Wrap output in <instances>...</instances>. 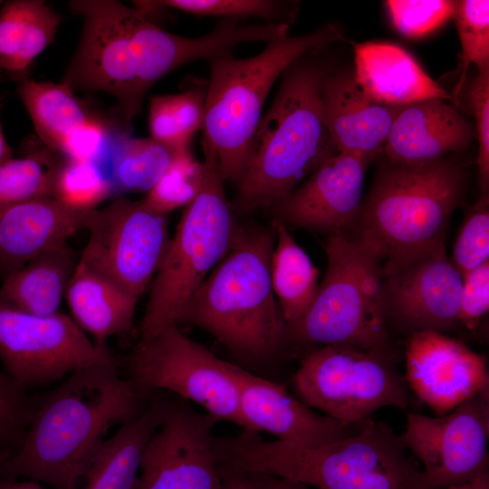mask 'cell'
Masks as SVG:
<instances>
[{
	"label": "cell",
	"instance_id": "cell-6",
	"mask_svg": "<svg viewBox=\"0 0 489 489\" xmlns=\"http://www.w3.org/2000/svg\"><path fill=\"white\" fill-rule=\"evenodd\" d=\"M341 37L340 28L328 24L302 35L287 34L269 42L251 58L230 55L209 61L202 144L216 154L225 181L236 184L240 179L265 100L285 69Z\"/></svg>",
	"mask_w": 489,
	"mask_h": 489
},
{
	"label": "cell",
	"instance_id": "cell-16",
	"mask_svg": "<svg viewBox=\"0 0 489 489\" xmlns=\"http://www.w3.org/2000/svg\"><path fill=\"white\" fill-rule=\"evenodd\" d=\"M218 421L197 412L185 399L170 400L143 450L134 489H221L212 435Z\"/></svg>",
	"mask_w": 489,
	"mask_h": 489
},
{
	"label": "cell",
	"instance_id": "cell-47",
	"mask_svg": "<svg viewBox=\"0 0 489 489\" xmlns=\"http://www.w3.org/2000/svg\"><path fill=\"white\" fill-rule=\"evenodd\" d=\"M442 489H489V472L480 475L469 483Z\"/></svg>",
	"mask_w": 489,
	"mask_h": 489
},
{
	"label": "cell",
	"instance_id": "cell-3",
	"mask_svg": "<svg viewBox=\"0 0 489 489\" xmlns=\"http://www.w3.org/2000/svg\"><path fill=\"white\" fill-rule=\"evenodd\" d=\"M308 53L283 72L274 100L253 135L245 168L236 183L235 203L241 211L273 206L339 153L321 105L328 71L307 58Z\"/></svg>",
	"mask_w": 489,
	"mask_h": 489
},
{
	"label": "cell",
	"instance_id": "cell-34",
	"mask_svg": "<svg viewBox=\"0 0 489 489\" xmlns=\"http://www.w3.org/2000/svg\"><path fill=\"white\" fill-rule=\"evenodd\" d=\"M113 193V187L100 165L67 159L58 168L53 197L79 211H91Z\"/></svg>",
	"mask_w": 489,
	"mask_h": 489
},
{
	"label": "cell",
	"instance_id": "cell-40",
	"mask_svg": "<svg viewBox=\"0 0 489 489\" xmlns=\"http://www.w3.org/2000/svg\"><path fill=\"white\" fill-rule=\"evenodd\" d=\"M489 262L488 194L481 195L458 234L453 249V264L463 276Z\"/></svg>",
	"mask_w": 489,
	"mask_h": 489
},
{
	"label": "cell",
	"instance_id": "cell-32",
	"mask_svg": "<svg viewBox=\"0 0 489 489\" xmlns=\"http://www.w3.org/2000/svg\"><path fill=\"white\" fill-rule=\"evenodd\" d=\"M206 87L194 86L177 94L151 97L149 106L150 138L172 150L190 146L203 129Z\"/></svg>",
	"mask_w": 489,
	"mask_h": 489
},
{
	"label": "cell",
	"instance_id": "cell-10",
	"mask_svg": "<svg viewBox=\"0 0 489 489\" xmlns=\"http://www.w3.org/2000/svg\"><path fill=\"white\" fill-rule=\"evenodd\" d=\"M126 379L141 396L167 389L201 406L218 420L247 430L241 415L233 364L171 325L139 340L125 359Z\"/></svg>",
	"mask_w": 489,
	"mask_h": 489
},
{
	"label": "cell",
	"instance_id": "cell-25",
	"mask_svg": "<svg viewBox=\"0 0 489 489\" xmlns=\"http://www.w3.org/2000/svg\"><path fill=\"white\" fill-rule=\"evenodd\" d=\"M170 399L152 394L143 413L103 439L91 455L80 482L82 489H134L143 450L163 422Z\"/></svg>",
	"mask_w": 489,
	"mask_h": 489
},
{
	"label": "cell",
	"instance_id": "cell-41",
	"mask_svg": "<svg viewBox=\"0 0 489 489\" xmlns=\"http://www.w3.org/2000/svg\"><path fill=\"white\" fill-rule=\"evenodd\" d=\"M468 99L478 141V181L481 195H486L489 186V68L476 71L468 89Z\"/></svg>",
	"mask_w": 489,
	"mask_h": 489
},
{
	"label": "cell",
	"instance_id": "cell-46",
	"mask_svg": "<svg viewBox=\"0 0 489 489\" xmlns=\"http://www.w3.org/2000/svg\"><path fill=\"white\" fill-rule=\"evenodd\" d=\"M0 489H44L37 481L18 482L16 479L0 477Z\"/></svg>",
	"mask_w": 489,
	"mask_h": 489
},
{
	"label": "cell",
	"instance_id": "cell-7",
	"mask_svg": "<svg viewBox=\"0 0 489 489\" xmlns=\"http://www.w3.org/2000/svg\"><path fill=\"white\" fill-rule=\"evenodd\" d=\"M465 174L449 160L379 168L351 227L382 255L444 241L465 190Z\"/></svg>",
	"mask_w": 489,
	"mask_h": 489
},
{
	"label": "cell",
	"instance_id": "cell-39",
	"mask_svg": "<svg viewBox=\"0 0 489 489\" xmlns=\"http://www.w3.org/2000/svg\"><path fill=\"white\" fill-rule=\"evenodd\" d=\"M455 1L389 0L386 1L394 27L404 36H423L453 17Z\"/></svg>",
	"mask_w": 489,
	"mask_h": 489
},
{
	"label": "cell",
	"instance_id": "cell-50",
	"mask_svg": "<svg viewBox=\"0 0 489 489\" xmlns=\"http://www.w3.org/2000/svg\"><path fill=\"white\" fill-rule=\"evenodd\" d=\"M1 5H2V1H0V7H1Z\"/></svg>",
	"mask_w": 489,
	"mask_h": 489
},
{
	"label": "cell",
	"instance_id": "cell-36",
	"mask_svg": "<svg viewBox=\"0 0 489 489\" xmlns=\"http://www.w3.org/2000/svg\"><path fill=\"white\" fill-rule=\"evenodd\" d=\"M58 168L42 157L8 158L0 163V209L37 197H53Z\"/></svg>",
	"mask_w": 489,
	"mask_h": 489
},
{
	"label": "cell",
	"instance_id": "cell-20",
	"mask_svg": "<svg viewBox=\"0 0 489 489\" xmlns=\"http://www.w3.org/2000/svg\"><path fill=\"white\" fill-rule=\"evenodd\" d=\"M324 121L336 149L373 160L383 151L394 119L401 106L370 99L353 73L326 72L321 86Z\"/></svg>",
	"mask_w": 489,
	"mask_h": 489
},
{
	"label": "cell",
	"instance_id": "cell-45",
	"mask_svg": "<svg viewBox=\"0 0 489 489\" xmlns=\"http://www.w3.org/2000/svg\"><path fill=\"white\" fill-rule=\"evenodd\" d=\"M221 473L223 476L221 489H257L247 475L224 469H221Z\"/></svg>",
	"mask_w": 489,
	"mask_h": 489
},
{
	"label": "cell",
	"instance_id": "cell-42",
	"mask_svg": "<svg viewBox=\"0 0 489 489\" xmlns=\"http://www.w3.org/2000/svg\"><path fill=\"white\" fill-rule=\"evenodd\" d=\"M110 140L108 127L101 120L91 117L65 135L58 151L67 159L98 163Z\"/></svg>",
	"mask_w": 489,
	"mask_h": 489
},
{
	"label": "cell",
	"instance_id": "cell-13",
	"mask_svg": "<svg viewBox=\"0 0 489 489\" xmlns=\"http://www.w3.org/2000/svg\"><path fill=\"white\" fill-rule=\"evenodd\" d=\"M381 283L387 321L409 335L459 323L463 277L438 241L386 256Z\"/></svg>",
	"mask_w": 489,
	"mask_h": 489
},
{
	"label": "cell",
	"instance_id": "cell-44",
	"mask_svg": "<svg viewBox=\"0 0 489 489\" xmlns=\"http://www.w3.org/2000/svg\"><path fill=\"white\" fill-rule=\"evenodd\" d=\"M247 475L257 489H312L306 484L268 475L249 474Z\"/></svg>",
	"mask_w": 489,
	"mask_h": 489
},
{
	"label": "cell",
	"instance_id": "cell-30",
	"mask_svg": "<svg viewBox=\"0 0 489 489\" xmlns=\"http://www.w3.org/2000/svg\"><path fill=\"white\" fill-rule=\"evenodd\" d=\"M18 94L38 136L54 150L71 129L93 117L62 82L25 78L19 83Z\"/></svg>",
	"mask_w": 489,
	"mask_h": 489
},
{
	"label": "cell",
	"instance_id": "cell-17",
	"mask_svg": "<svg viewBox=\"0 0 489 489\" xmlns=\"http://www.w3.org/2000/svg\"><path fill=\"white\" fill-rule=\"evenodd\" d=\"M405 356L408 386L438 416L489 389L486 357L444 333L410 334Z\"/></svg>",
	"mask_w": 489,
	"mask_h": 489
},
{
	"label": "cell",
	"instance_id": "cell-9",
	"mask_svg": "<svg viewBox=\"0 0 489 489\" xmlns=\"http://www.w3.org/2000/svg\"><path fill=\"white\" fill-rule=\"evenodd\" d=\"M294 385L307 406L348 425L366 422L381 408L406 409L410 404L393 358L348 346H322L309 353Z\"/></svg>",
	"mask_w": 489,
	"mask_h": 489
},
{
	"label": "cell",
	"instance_id": "cell-49",
	"mask_svg": "<svg viewBox=\"0 0 489 489\" xmlns=\"http://www.w3.org/2000/svg\"><path fill=\"white\" fill-rule=\"evenodd\" d=\"M7 458L5 456L0 455V464L3 463Z\"/></svg>",
	"mask_w": 489,
	"mask_h": 489
},
{
	"label": "cell",
	"instance_id": "cell-37",
	"mask_svg": "<svg viewBox=\"0 0 489 489\" xmlns=\"http://www.w3.org/2000/svg\"><path fill=\"white\" fill-rule=\"evenodd\" d=\"M461 44L463 64L455 100L462 91L470 65L476 71L489 68V1H455L453 17Z\"/></svg>",
	"mask_w": 489,
	"mask_h": 489
},
{
	"label": "cell",
	"instance_id": "cell-11",
	"mask_svg": "<svg viewBox=\"0 0 489 489\" xmlns=\"http://www.w3.org/2000/svg\"><path fill=\"white\" fill-rule=\"evenodd\" d=\"M72 11L82 20L76 51L62 82L72 91H101L118 101L123 125L142 104L136 94L131 29L135 8L115 0H74Z\"/></svg>",
	"mask_w": 489,
	"mask_h": 489
},
{
	"label": "cell",
	"instance_id": "cell-4",
	"mask_svg": "<svg viewBox=\"0 0 489 489\" xmlns=\"http://www.w3.org/2000/svg\"><path fill=\"white\" fill-rule=\"evenodd\" d=\"M273 230L238 225L231 247L186 304L179 322L196 325L249 361L273 357L286 324L271 281Z\"/></svg>",
	"mask_w": 489,
	"mask_h": 489
},
{
	"label": "cell",
	"instance_id": "cell-12",
	"mask_svg": "<svg viewBox=\"0 0 489 489\" xmlns=\"http://www.w3.org/2000/svg\"><path fill=\"white\" fill-rule=\"evenodd\" d=\"M80 260L139 299L155 277L170 238L167 216L125 197L93 210Z\"/></svg>",
	"mask_w": 489,
	"mask_h": 489
},
{
	"label": "cell",
	"instance_id": "cell-23",
	"mask_svg": "<svg viewBox=\"0 0 489 489\" xmlns=\"http://www.w3.org/2000/svg\"><path fill=\"white\" fill-rule=\"evenodd\" d=\"M354 78L372 100L389 106L454 98L400 46L387 43L354 44Z\"/></svg>",
	"mask_w": 489,
	"mask_h": 489
},
{
	"label": "cell",
	"instance_id": "cell-33",
	"mask_svg": "<svg viewBox=\"0 0 489 489\" xmlns=\"http://www.w3.org/2000/svg\"><path fill=\"white\" fill-rule=\"evenodd\" d=\"M204 174V164L193 156L190 146L174 149L168 167L143 202L165 216L178 207H186L198 195Z\"/></svg>",
	"mask_w": 489,
	"mask_h": 489
},
{
	"label": "cell",
	"instance_id": "cell-31",
	"mask_svg": "<svg viewBox=\"0 0 489 489\" xmlns=\"http://www.w3.org/2000/svg\"><path fill=\"white\" fill-rule=\"evenodd\" d=\"M173 150L151 138L118 135L111 157L113 192L148 193L169 165Z\"/></svg>",
	"mask_w": 489,
	"mask_h": 489
},
{
	"label": "cell",
	"instance_id": "cell-48",
	"mask_svg": "<svg viewBox=\"0 0 489 489\" xmlns=\"http://www.w3.org/2000/svg\"><path fill=\"white\" fill-rule=\"evenodd\" d=\"M11 150L5 139L2 125L0 122V163L10 158Z\"/></svg>",
	"mask_w": 489,
	"mask_h": 489
},
{
	"label": "cell",
	"instance_id": "cell-26",
	"mask_svg": "<svg viewBox=\"0 0 489 489\" xmlns=\"http://www.w3.org/2000/svg\"><path fill=\"white\" fill-rule=\"evenodd\" d=\"M64 297L73 321L98 343L129 331L139 301L80 259Z\"/></svg>",
	"mask_w": 489,
	"mask_h": 489
},
{
	"label": "cell",
	"instance_id": "cell-5",
	"mask_svg": "<svg viewBox=\"0 0 489 489\" xmlns=\"http://www.w3.org/2000/svg\"><path fill=\"white\" fill-rule=\"evenodd\" d=\"M327 269L303 316L286 340L340 345L393 358L384 307L380 253L353 229L328 234Z\"/></svg>",
	"mask_w": 489,
	"mask_h": 489
},
{
	"label": "cell",
	"instance_id": "cell-38",
	"mask_svg": "<svg viewBox=\"0 0 489 489\" xmlns=\"http://www.w3.org/2000/svg\"><path fill=\"white\" fill-rule=\"evenodd\" d=\"M6 372H0V455L9 458L21 446L34 397Z\"/></svg>",
	"mask_w": 489,
	"mask_h": 489
},
{
	"label": "cell",
	"instance_id": "cell-8",
	"mask_svg": "<svg viewBox=\"0 0 489 489\" xmlns=\"http://www.w3.org/2000/svg\"><path fill=\"white\" fill-rule=\"evenodd\" d=\"M203 150V184L197 197L185 207L154 277L139 340L179 323L188 300L227 254L237 230L217 156L206 145Z\"/></svg>",
	"mask_w": 489,
	"mask_h": 489
},
{
	"label": "cell",
	"instance_id": "cell-24",
	"mask_svg": "<svg viewBox=\"0 0 489 489\" xmlns=\"http://www.w3.org/2000/svg\"><path fill=\"white\" fill-rule=\"evenodd\" d=\"M290 25L244 24L222 19L208 34L190 38L152 25L147 34L144 61L151 78L158 82L169 72L190 62L233 55L234 48L248 42H272L288 34Z\"/></svg>",
	"mask_w": 489,
	"mask_h": 489
},
{
	"label": "cell",
	"instance_id": "cell-19",
	"mask_svg": "<svg viewBox=\"0 0 489 489\" xmlns=\"http://www.w3.org/2000/svg\"><path fill=\"white\" fill-rule=\"evenodd\" d=\"M233 373L239 390L241 415L248 431H265L284 443L315 447L351 436L368 421L344 424L313 412L282 386L237 365L233 364Z\"/></svg>",
	"mask_w": 489,
	"mask_h": 489
},
{
	"label": "cell",
	"instance_id": "cell-22",
	"mask_svg": "<svg viewBox=\"0 0 489 489\" xmlns=\"http://www.w3.org/2000/svg\"><path fill=\"white\" fill-rule=\"evenodd\" d=\"M95 210V209H93ZM93 210L72 209L53 197L0 209V266L8 273L87 227Z\"/></svg>",
	"mask_w": 489,
	"mask_h": 489
},
{
	"label": "cell",
	"instance_id": "cell-27",
	"mask_svg": "<svg viewBox=\"0 0 489 489\" xmlns=\"http://www.w3.org/2000/svg\"><path fill=\"white\" fill-rule=\"evenodd\" d=\"M78 261L67 242L43 252L7 274L0 307L38 316L57 313Z\"/></svg>",
	"mask_w": 489,
	"mask_h": 489
},
{
	"label": "cell",
	"instance_id": "cell-14",
	"mask_svg": "<svg viewBox=\"0 0 489 489\" xmlns=\"http://www.w3.org/2000/svg\"><path fill=\"white\" fill-rule=\"evenodd\" d=\"M0 360L5 372L26 388L113 361L105 343L91 341L68 315L38 316L2 307Z\"/></svg>",
	"mask_w": 489,
	"mask_h": 489
},
{
	"label": "cell",
	"instance_id": "cell-29",
	"mask_svg": "<svg viewBox=\"0 0 489 489\" xmlns=\"http://www.w3.org/2000/svg\"><path fill=\"white\" fill-rule=\"evenodd\" d=\"M276 244L271 258V281L286 328L295 324L312 302L318 269L290 234L287 225L273 219Z\"/></svg>",
	"mask_w": 489,
	"mask_h": 489
},
{
	"label": "cell",
	"instance_id": "cell-21",
	"mask_svg": "<svg viewBox=\"0 0 489 489\" xmlns=\"http://www.w3.org/2000/svg\"><path fill=\"white\" fill-rule=\"evenodd\" d=\"M473 136L472 124L451 105L427 99L399 108L382 153L392 163L422 165L466 149Z\"/></svg>",
	"mask_w": 489,
	"mask_h": 489
},
{
	"label": "cell",
	"instance_id": "cell-28",
	"mask_svg": "<svg viewBox=\"0 0 489 489\" xmlns=\"http://www.w3.org/2000/svg\"><path fill=\"white\" fill-rule=\"evenodd\" d=\"M60 23L44 1L6 2L0 10V69L24 71L54 40Z\"/></svg>",
	"mask_w": 489,
	"mask_h": 489
},
{
	"label": "cell",
	"instance_id": "cell-18",
	"mask_svg": "<svg viewBox=\"0 0 489 489\" xmlns=\"http://www.w3.org/2000/svg\"><path fill=\"white\" fill-rule=\"evenodd\" d=\"M369 163L340 152L329 158L289 196L271 206L273 219L328 234L350 229L360 212Z\"/></svg>",
	"mask_w": 489,
	"mask_h": 489
},
{
	"label": "cell",
	"instance_id": "cell-2",
	"mask_svg": "<svg viewBox=\"0 0 489 489\" xmlns=\"http://www.w3.org/2000/svg\"><path fill=\"white\" fill-rule=\"evenodd\" d=\"M221 469L268 475L316 489H418L421 468L401 436L369 419L355 434L320 446L264 441L244 430L213 438Z\"/></svg>",
	"mask_w": 489,
	"mask_h": 489
},
{
	"label": "cell",
	"instance_id": "cell-35",
	"mask_svg": "<svg viewBox=\"0 0 489 489\" xmlns=\"http://www.w3.org/2000/svg\"><path fill=\"white\" fill-rule=\"evenodd\" d=\"M155 3L193 14L235 20L259 18L272 24L290 25L298 12L296 2L275 0H164Z\"/></svg>",
	"mask_w": 489,
	"mask_h": 489
},
{
	"label": "cell",
	"instance_id": "cell-1",
	"mask_svg": "<svg viewBox=\"0 0 489 489\" xmlns=\"http://www.w3.org/2000/svg\"><path fill=\"white\" fill-rule=\"evenodd\" d=\"M149 398L118 374L114 361L71 373L53 390L34 397L24 440L0 464V477L24 476L55 489H78L108 430L139 417Z\"/></svg>",
	"mask_w": 489,
	"mask_h": 489
},
{
	"label": "cell",
	"instance_id": "cell-43",
	"mask_svg": "<svg viewBox=\"0 0 489 489\" xmlns=\"http://www.w3.org/2000/svg\"><path fill=\"white\" fill-rule=\"evenodd\" d=\"M462 277L459 323L472 331L489 310V262Z\"/></svg>",
	"mask_w": 489,
	"mask_h": 489
},
{
	"label": "cell",
	"instance_id": "cell-15",
	"mask_svg": "<svg viewBox=\"0 0 489 489\" xmlns=\"http://www.w3.org/2000/svg\"><path fill=\"white\" fill-rule=\"evenodd\" d=\"M401 437L423 465L418 489L475 480L489 472V389L446 415L408 414Z\"/></svg>",
	"mask_w": 489,
	"mask_h": 489
}]
</instances>
